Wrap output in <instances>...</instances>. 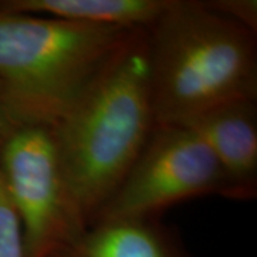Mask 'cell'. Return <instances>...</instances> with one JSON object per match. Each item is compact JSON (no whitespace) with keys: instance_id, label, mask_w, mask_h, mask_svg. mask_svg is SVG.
I'll list each match as a JSON object with an SVG mask.
<instances>
[{"instance_id":"obj_1","label":"cell","mask_w":257,"mask_h":257,"mask_svg":"<svg viewBox=\"0 0 257 257\" xmlns=\"http://www.w3.org/2000/svg\"><path fill=\"white\" fill-rule=\"evenodd\" d=\"M156 127L146 30H136L50 127L66 192L87 226L127 175Z\"/></svg>"},{"instance_id":"obj_2","label":"cell","mask_w":257,"mask_h":257,"mask_svg":"<svg viewBox=\"0 0 257 257\" xmlns=\"http://www.w3.org/2000/svg\"><path fill=\"white\" fill-rule=\"evenodd\" d=\"M156 124L187 126L234 100H257V32L207 2L170 0L146 30Z\"/></svg>"},{"instance_id":"obj_3","label":"cell","mask_w":257,"mask_h":257,"mask_svg":"<svg viewBox=\"0 0 257 257\" xmlns=\"http://www.w3.org/2000/svg\"><path fill=\"white\" fill-rule=\"evenodd\" d=\"M135 32L0 8V87L15 126L52 127Z\"/></svg>"},{"instance_id":"obj_4","label":"cell","mask_w":257,"mask_h":257,"mask_svg":"<svg viewBox=\"0 0 257 257\" xmlns=\"http://www.w3.org/2000/svg\"><path fill=\"white\" fill-rule=\"evenodd\" d=\"M202 196L230 199L227 179L200 136L187 126L156 124L97 219H155ZM92 223V224H93Z\"/></svg>"},{"instance_id":"obj_5","label":"cell","mask_w":257,"mask_h":257,"mask_svg":"<svg viewBox=\"0 0 257 257\" xmlns=\"http://www.w3.org/2000/svg\"><path fill=\"white\" fill-rule=\"evenodd\" d=\"M0 175L26 257H50L86 229L66 192L50 127L13 128L0 147Z\"/></svg>"},{"instance_id":"obj_6","label":"cell","mask_w":257,"mask_h":257,"mask_svg":"<svg viewBox=\"0 0 257 257\" xmlns=\"http://www.w3.org/2000/svg\"><path fill=\"white\" fill-rule=\"evenodd\" d=\"M219 162L230 187V200L257 196V100L217 106L190 124Z\"/></svg>"},{"instance_id":"obj_7","label":"cell","mask_w":257,"mask_h":257,"mask_svg":"<svg viewBox=\"0 0 257 257\" xmlns=\"http://www.w3.org/2000/svg\"><path fill=\"white\" fill-rule=\"evenodd\" d=\"M50 257H192L180 234L155 219L93 223Z\"/></svg>"},{"instance_id":"obj_8","label":"cell","mask_w":257,"mask_h":257,"mask_svg":"<svg viewBox=\"0 0 257 257\" xmlns=\"http://www.w3.org/2000/svg\"><path fill=\"white\" fill-rule=\"evenodd\" d=\"M170 0H3L0 8L110 28L147 30Z\"/></svg>"},{"instance_id":"obj_9","label":"cell","mask_w":257,"mask_h":257,"mask_svg":"<svg viewBox=\"0 0 257 257\" xmlns=\"http://www.w3.org/2000/svg\"><path fill=\"white\" fill-rule=\"evenodd\" d=\"M0 257H26L22 230L0 175Z\"/></svg>"},{"instance_id":"obj_10","label":"cell","mask_w":257,"mask_h":257,"mask_svg":"<svg viewBox=\"0 0 257 257\" xmlns=\"http://www.w3.org/2000/svg\"><path fill=\"white\" fill-rule=\"evenodd\" d=\"M211 9L257 32V3L254 0H211Z\"/></svg>"},{"instance_id":"obj_11","label":"cell","mask_w":257,"mask_h":257,"mask_svg":"<svg viewBox=\"0 0 257 257\" xmlns=\"http://www.w3.org/2000/svg\"><path fill=\"white\" fill-rule=\"evenodd\" d=\"M15 127L16 126L10 119L9 111H8L6 103H5V99H3V92H2V87H0V147H2L3 142L8 139V136Z\"/></svg>"}]
</instances>
